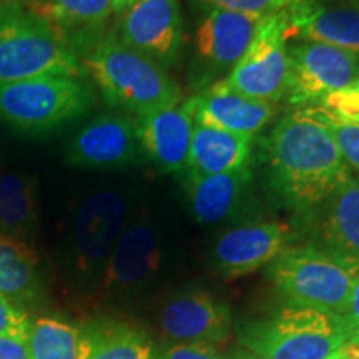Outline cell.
Returning <instances> with one entry per match:
<instances>
[{
  "label": "cell",
  "instance_id": "f1b7e54d",
  "mask_svg": "<svg viewBox=\"0 0 359 359\" xmlns=\"http://www.w3.org/2000/svg\"><path fill=\"white\" fill-rule=\"evenodd\" d=\"M32 318L0 294V336L27 341Z\"/></svg>",
  "mask_w": 359,
  "mask_h": 359
},
{
  "label": "cell",
  "instance_id": "52a82bcc",
  "mask_svg": "<svg viewBox=\"0 0 359 359\" xmlns=\"http://www.w3.org/2000/svg\"><path fill=\"white\" fill-rule=\"evenodd\" d=\"M268 275L291 306L346 316L354 275L313 245L288 246L268 264Z\"/></svg>",
  "mask_w": 359,
  "mask_h": 359
},
{
  "label": "cell",
  "instance_id": "d6a6232c",
  "mask_svg": "<svg viewBox=\"0 0 359 359\" xmlns=\"http://www.w3.org/2000/svg\"><path fill=\"white\" fill-rule=\"evenodd\" d=\"M0 359H30L27 343L17 338L0 336Z\"/></svg>",
  "mask_w": 359,
  "mask_h": 359
},
{
  "label": "cell",
  "instance_id": "e0dca14e",
  "mask_svg": "<svg viewBox=\"0 0 359 359\" xmlns=\"http://www.w3.org/2000/svg\"><path fill=\"white\" fill-rule=\"evenodd\" d=\"M135 120L143 156L163 173L185 172L195 130L190 98Z\"/></svg>",
  "mask_w": 359,
  "mask_h": 359
},
{
  "label": "cell",
  "instance_id": "5b68a950",
  "mask_svg": "<svg viewBox=\"0 0 359 359\" xmlns=\"http://www.w3.org/2000/svg\"><path fill=\"white\" fill-rule=\"evenodd\" d=\"M238 341L262 359H325L349 343V333L344 316L288 304L238 327Z\"/></svg>",
  "mask_w": 359,
  "mask_h": 359
},
{
  "label": "cell",
  "instance_id": "cb8c5ba5",
  "mask_svg": "<svg viewBox=\"0 0 359 359\" xmlns=\"http://www.w3.org/2000/svg\"><path fill=\"white\" fill-rule=\"evenodd\" d=\"M37 182L24 170H0V235L25 241L37 226Z\"/></svg>",
  "mask_w": 359,
  "mask_h": 359
},
{
  "label": "cell",
  "instance_id": "8fae6325",
  "mask_svg": "<svg viewBox=\"0 0 359 359\" xmlns=\"http://www.w3.org/2000/svg\"><path fill=\"white\" fill-rule=\"evenodd\" d=\"M114 32L125 45L161 69L178 64L185 39V22L178 0H137L116 13Z\"/></svg>",
  "mask_w": 359,
  "mask_h": 359
},
{
  "label": "cell",
  "instance_id": "1f68e13d",
  "mask_svg": "<svg viewBox=\"0 0 359 359\" xmlns=\"http://www.w3.org/2000/svg\"><path fill=\"white\" fill-rule=\"evenodd\" d=\"M349 333V343L359 344V271L354 275L351 299H349V309L344 316Z\"/></svg>",
  "mask_w": 359,
  "mask_h": 359
},
{
  "label": "cell",
  "instance_id": "d590c367",
  "mask_svg": "<svg viewBox=\"0 0 359 359\" xmlns=\"http://www.w3.org/2000/svg\"><path fill=\"white\" fill-rule=\"evenodd\" d=\"M230 359H262V358L255 356V354L250 353V351H236V353L231 354Z\"/></svg>",
  "mask_w": 359,
  "mask_h": 359
},
{
  "label": "cell",
  "instance_id": "d6986e66",
  "mask_svg": "<svg viewBox=\"0 0 359 359\" xmlns=\"http://www.w3.org/2000/svg\"><path fill=\"white\" fill-rule=\"evenodd\" d=\"M253 172L250 167L230 173L187 175L185 195L191 218L201 226H217L243 217L250 206Z\"/></svg>",
  "mask_w": 359,
  "mask_h": 359
},
{
  "label": "cell",
  "instance_id": "4dcf8cb0",
  "mask_svg": "<svg viewBox=\"0 0 359 359\" xmlns=\"http://www.w3.org/2000/svg\"><path fill=\"white\" fill-rule=\"evenodd\" d=\"M160 359H222L210 344H172L160 349Z\"/></svg>",
  "mask_w": 359,
  "mask_h": 359
},
{
  "label": "cell",
  "instance_id": "7402d4cb",
  "mask_svg": "<svg viewBox=\"0 0 359 359\" xmlns=\"http://www.w3.org/2000/svg\"><path fill=\"white\" fill-rule=\"evenodd\" d=\"M253 138L195 123L187 175L230 173L250 167Z\"/></svg>",
  "mask_w": 359,
  "mask_h": 359
},
{
  "label": "cell",
  "instance_id": "4316f807",
  "mask_svg": "<svg viewBox=\"0 0 359 359\" xmlns=\"http://www.w3.org/2000/svg\"><path fill=\"white\" fill-rule=\"evenodd\" d=\"M313 116L325 125L331 137L339 148L341 155L348 167L359 172V123L343 122V120L334 118L320 107H308Z\"/></svg>",
  "mask_w": 359,
  "mask_h": 359
},
{
  "label": "cell",
  "instance_id": "6da1fadb",
  "mask_svg": "<svg viewBox=\"0 0 359 359\" xmlns=\"http://www.w3.org/2000/svg\"><path fill=\"white\" fill-rule=\"evenodd\" d=\"M268 182L285 205L313 213L351 172L339 148L306 107L283 116L266 140Z\"/></svg>",
  "mask_w": 359,
  "mask_h": 359
},
{
  "label": "cell",
  "instance_id": "277c9868",
  "mask_svg": "<svg viewBox=\"0 0 359 359\" xmlns=\"http://www.w3.org/2000/svg\"><path fill=\"white\" fill-rule=\"evenodd\" d=\"M177 264V235L163 213L143 206L132 212L102 271V288L111 298L150 291Z\"/></svg>",
  "mask_w": 359,
  "mask_h": 359
},
{
  "label": "cell",
  "instance_id": "3957f363",
  "mask_svg": "<svg viewBox=\"0 0 359 359\" xmlns=\"http://www.w3.org/2000/svg\"><path fill=\"white\" fill-rule=\"evenodd\" d=\"M87 79L64 35L20 2H0V83L48 77Z\"/></svg>",
  "mask_w": 359,
  "mask_h": 359
},
{
  "label": "cell",
  "instance_id": "44dd1931",
  "mask_svg": "<svg viewBox=\"0 0 359 359\" xmlns=\"http://www.w3.org/2000/svg\"><path fill=\"white\" fill-rule=\"evenodd\" d=\"M79 359H160V349L140 327L100 316L79 326Z\"/></svg>",
  "mask_w": 359,
  "mask_h": 359
},
{
  "label": "cell",
  "instance_id": "ffe728a7",
  "mask_svg": "<svg viewBox=\"0 0 359 359\" xmlns=\"http://www.w3.org/2000/svg\"><path fill=\"white\" fill-rule=\"evenodd\" d=\"M291 35L359 55L358 0H306L286 7Z\"/></svg>",
  "mask_w": 359,
  "mask_h": 359
},
{
  "label": "cell",
  "instance_id": "7c38bea8",
  "mask_svg": "<svg viewBox=\"0 0 359 359\" xmlns=\"http://www.w3.org/2000/svg\"><path fill=\"white\" fill-rule=\"evenodd\" d=\"M286 100L290 105L320 103L359 80V55L318 42L291 43Z\"/></svg>",
  "mask_w": 359,
  "mask_h": 359
},
{
  "label": "cell",
  "instance_id": "f35d334b",
  "mask_svg": "<svg viewBox=\"0 0 359 359\" xmlns=\"http://www.w3.org/2000/svg\"><path fill=\"white\" fill-rule=\"evenodd\" d=\"M0 2H20V4H27V0H0Z\"/></svg>",
  "mask_w": 359,
  "mask_h": 359
},
{
  "label": "cell",
  "instance_id": "ba28073f",
  "mask_svg": "<svg viewBox=\"0 0 359 359\" xmlns=\"http://www.w3.org/2000/svg\"><path fill=\"white\" fill-rule=\"evenodd\" d=\"M130 213V195L120 187L98 188L80 201L70 224V255L79 275L102 276Z\"/></svg>",
  "mask_w": 359,
  "mask_h": 359
},
{
  "label": "cell",
  "instance_id": "836d02e7",
  "mask_svg": "<svg viewBox=\"0 0 359 359\" xmlns=\"http://www.w3.org/2000/svg\"><path fill=\"white\" fill-rule=\"evenodd\" d=\"M344 354H346V359H359V344L346 343L344 344Z\"/></svg>",
  "mask_w": 359,
  "mask_h": 359
},
{
  "label": "cell",
  "instance_id": "8d00e7d4",
  "mask_svg": "<svg viewBox=\"0 0 359 359\" xmlns=\"http://www.w3.org/2000/svg\"><path fill=\"white\" fill-rule=\"evenodd\" d=\"M325 359H346V354H344V346L339 348L338 351L333 353V354H331V356H327Z\"/></svg>",
  "mask_w": 359,
  "mask_h": 359
},
{
  "label": "cell",
  "instance_id": "8992f818",
  "mask_svg": "<svg viewBox=\"0 0 359 359\" xmlns=\"http://www.w3.org/2000/svg\"><path fill=\"white\" fill-rule=\"evenodd\" d=\"M95 95L85 79L37 77L0 83V123L24 137H47L87 115Z\"/></svg>",
  "mask_w": 359,
  "mask_h": 359
},
{
  "label": "cell",
  "instance_id": "74e56055",
  "mask_svg": "<svg viewBox=\"0 0 359 359\" xmlns=\"http://www.w3.org/2000/svg\"><path fill=\"white\" fill-rule=\"evenodd\" d=\"M285 2L286 7H291V6H298V4L302 2H306V0H283Z\"/></svg>",
  "mask_w": 359,
  "mask_h": 359
},
{
  "label": "cell",
  "instance_id": "60d3db41",
  "mask_svg": "<svg viewBox=\"0 0 359 359\" xmlns=\"http://www.w3.org/2000/svg\"><path fill=\"white\" fill-rule=\"evenodd\" d=\"M358 2H359V0H358Z\"/></svg>",
  "mask_w": 359,
  "mask_h": 359
},
{
  "label": "cell",
  "instance_id": "5bb4252c",
  "mask_svg": "<svg viewBox=\"0 0 359 359\" xmlns=\"http://www.w3.org/2000/svg\"><path fill=\"white\" fill-rule=\"evenodd\" d=\"M293 240L288 224L268 222H243L226 228L210 248V264L219 276H246L268 266Z\"/></svg>",
  "mask_w": 359,
  "mask_h": 359
},
{
  "label": "cell",
  "instance_id": "30bf717a",
  "mask_svg": "<svg viewBox=\"0 0 359 359\" xmlns=\"http://www.w3.org/2000/svg\"><path fill=\"white\" fill-rule=\"evenodd\" d=\"M263 17L208 7L193 35L191 83L205 90L235 69L253 42Z\"/></svg>",
  "mask_w": 359,
  "mask_h": 359
},
{
  "label": "cell",
  "instance_id": "2e32d148",
  "mask_svg": "<svg viewBox=\"0 0 359 359\" xmlns=\"http://www.w3.org/2000/svg\"><path fill=\"white\" fill-rule=\"evenodd\" d=\"M313 246L353 275L359 271V178L349 172L313 212Z\"/></svg>",
  "mask_w": 359,
  "mask_h": 359
},
{
  "label": "cell",
  "instance_id": "f546056e",
  "mask_svg": "<svg viewBox=\"0 0 359 359\" xmlns=\"http://www.w3.org/2000/svg\"><path fill=\"white\" fill-rule=\"evenodd\" d=\"M200 2L206 7L253 13V15H269L286 8L283 0H200Z\"/></svg>",
  "mask_w": 359,
  "mask_h": 359
},
{
  "label": "cell",
  "instance_id": "83f0119b",
  "mask_svg": "<svg viewBox=\"0 0 359 359\" xmlns=\"http://www.w3.org/2000/svg\"><path fill=\"white\" fill-rule=\"evenodd\" d=\"M318 107L343 122L359 123V82L331 93Z\"/></svg>",
  "mask_w": 359,
  "mask_h": 359
},
{
  "label": "cell",
  "instance_id": "9a60e30c",
  "mask_svg": "<svg viewBox=\"0 0 359 359\" xmlns=\"http://www.w3.org/2000/svg\"><path fill=\"white\" fill-rule=\"evenodd\" d=\"M158 326L173 344L213 346L230 336L231 309L208 291L183 290L170 296L161 306Z\"/></svg>",
  "mask_w": 359,
  "mask_h": 359
},
{
  "label": "cell",
  "instance_id": "4fadbf2b",
  "mask_svg": "<svg viewBox=\"0 0 359 359\" xmlns=\"http://www.w3.org/2000/svg\"><path fill=\"white\" fill-rule=\"evenodd\" d=\"M65 161L83 170H123L143 156L137 120L127 114H103L75 132L65 147Z\"/></svg>",
  "mask_w": 359,
  "mask_h": 359
},
{
  "label": "cell",
  "instance_id": "e575fe53",
  "mask_svg": "<svg viewBox=\"0 0 359 359\" xmlns=\"http://www.w3.org/2000/svg\"><path fill=\"white\" fill-rule=\"evenodd\" d=\"M135 2H137V0H111V6H114V13H120Z\"/></svg>",
  "mask_w": 359,
  "mask_h": 359
},
{
  "label": "cell",
  "instance_id": "9c48e42d",
  "mask_svg": "<svg viewBox=\"0 0 359 359\" xmlns=\"http://www.w3.org/2000/svg\"><path fill=\"white\" fill-rule=\"evenodd\" d=\"M290 35L286 8L263 17L248 50L223 82L246 97L283 100L290 77Z\"/></svg>",
  "mask_w": 359,
  "mask_h": 359
},
{
  "label": "cell",
  "instance_id": "ab89813d",
  "mask_svg": "<svg viewBox=\"0 0 359 359\" xmlns=\"http://www.w3.org/2000/svg\"><path fill=\"white\" fill-rule=\"evenodd\" d=\"M358 82H359V80H358Z\"/></svg>",
  "mask_w": 359,
  "mask_h": 359
},
{
  "label": "cell",
  "instance_id": "484cf974",
  "mask_svg": "<svg viewBox=\"0 0 359 359\" xmlns=\"http://www.w3.org/2000/svg\"><path fill=\"white\" fill-rule=\"evenodd\" d=\"M25 343L30 359H79V326L53 316L35 318Z\"/></svg>",
  "mask_w": 359,
  "mask_h": 359
},
{
  "label": "cell",
  "instance_id": "603a6c76",
  "mask_svg": "<svg viewBox=\"0 0 359 359\" xmlns=\"http://www.w3.org/2000/svg\"><path fill=\"white\" fill-rule=\"evenodd\" d=\"M0 294L27 313L43 296L37 255L25 241L6 235H0Z\"/></svg>",
  "mask_w": 359,
  "mask_h": 359
},
{
  "label": "cell",
  "instance_id": "d4e9b609",
  "mask_svg": "<svg viewBox=\"0 0 359 359\" xmlns=\"http://www.w3.org/2000/svg\"><path fill=\"white\" fill-rule=\"evenodd\" d=\"M34 12L50 22L67 42L79 35L105 29L114 13L111 0H35Z\"/></svg>",
  "mask_w": 359,
  "mask_h": 359
},
{
  "label": "cell",
  "instance_id": "ac0fdd59",
  "mask_svg": "<svg viewBox=\"0 0 359 359\" xmlns=\"http://www.w3.org/2000/svg\"><path fill=\"white\" fill-rule=\"evenodd\" d=\"M190 103L195 123L251 138L280 111L275 102L246 97L223 79L190 97Z\"/></svg>",
  "mask_w": 359,
  "mask_h": 359
},
{
  "label": "cell",
  "instance_id": "7a4b0ae2",
  "mask_svg": "<svg viewBox=\"0 0 359 359\" xmlns=\"http://www.w3.org/2000/svg\"><path fill=\"white\" fill-rule=\"evenodd\" d=\"M69 45L111 109L137 118L183 100L182 88L172 75L125 45L114 30L79 35Z\"/></svg>",
  "mask_w": 359,
  "mask_h": 359
}]
</instances>
